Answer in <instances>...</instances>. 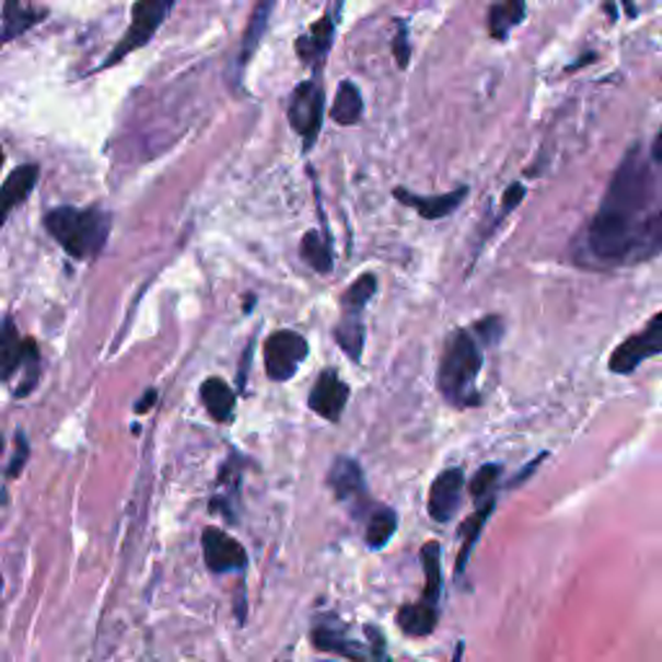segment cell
<instances>
[{
    "label": "cell",
    "instance_id": "cell-1",
    "mask_svg": "<svg viewBox=\"0 0 662 662\" xmlns=\"http://www.w3.org/2000/svg\"><path fill=\"white\" fill-rule=\"evenodd\" d=\"M658 174L639 146L631 148L611 176L601 208L585 228L582 254L590 267L637 265V248L658 199Z\"/></svg>",
    "mask_w": 662,
    "mask_h": 662
},
{
    "label": "cell",
    "instance_id": "cell-2",
    "mask_svg": "<svg viewBox=\"0 0 662 662\" xmlns=\"http://www.w3.org/2000/svg\"><path fill=\"white\" fill-rule=\"evenodd\" d=\"M484 368V345L472 329H455L445 339L438 365V391L453 407H476L481 402L479 373Z\"/></svg>",
    "mask_w": 662,
    "mask_h": 662
},
{
    "label": "cell",
    "instance_id": "cell-3",
    "mask_svg": "<svg viewBox=\"0 0 662 662\" xmlns=\"http://www.w3.org/2000/svg\"><path fill=\"white\" fill-rule=\"evenodd\" d=\"M45 225L49 236L66 248L73 259H91V256H96L106 244L112 220L106 212L96 208H57L45 218Z\"/></svg>",
    "mask_w": 662,
    "mask_h": 662
},
{
    "label": "cell",
    "instance_id": "cell-4",
    "mask_svg": "<svg viewBox=\"0 0 662 662\" xmlns=\"http://www.w3.org/2000/svg\"><path fill=\"white\" fill-rule=\"evenodd\" d=\"M176 0H138L132 9V24L127 28V34L117 42L114 53L106 57V62L102 68H112L117 66L119 60L127 55H132L135 49L146 47L148 42L153 39V34L159 32V26L166 21V16L174 9Z\"/></svg>",
    "mask_w": 662,
    "mask_h": 662
},
{
    "label": "cell",
    "instance_id": "cell-5",
    "mask_svg": "<svg viewBox=\"0 0 662 662\" xmlns=\"http://www.w3.org/2000/svg\"><path fill=\"white\" fill-rule=\"evenodd\" d=\"M658 355H662V311L654 313L650 322L644 324V329L629 334L611 352L608 370L616 375H631L644 360L658 358Z\"/></svg>",
    "mask_w": 662,
    "mask_h": 662
},
{
    "label": "cell",
    "instance_id": "cell-6",
    "mask_svg": "<svg viewBox=\"0 0 662 662\" xmlns=\"http://www.w3.org/2000/svg\"><path fill=\"white\" fill-rule=\"evenodd\" d=\"M309 358V341L293 329H280L269 334L265 341V368L267 375L277 383L290 381Z\"/></svg>",
    "mask_w": 662,
    "mask_h": 662
},
{
    "label": "cell",
    "instance_id": "cell-7",
    "mask_svg": "<svg viewBox=\"0 0 662 662\" xmlns=\"http://www.w3.org/2000/svg\"><path fill=\"white\" fill-rule=\"evenodd\" d=\"M290 125L293 130L301 135L305 142V151L316 142L318 132H322V119H324V89L316 81H305L295 89L293 98H290L288 109Z\"/></svg>",
    "mask_w": 662,
    "mask_h": 662
},
{
    "label": "cell",
    "instance_id": "cell-8",
    "mask_svg": "<svg viewBox=\"0 0 662 662\" xmlns=\"http://www.w3.org/2000/svg\"><path fill=\"white\" fill-rule=\"evenodd\" d=\"M466 492V474L464 468H445L435 476L432 481L430 495H427V512L435 523H448L453 521V515L458 512L461 502H464Z\"/></svg>",
    "mask_w": 662,
    "mask_h": 662
},
{
    "label": "cell",
    "instance_id": "cell-9",
    "mask_svg": "<svg viewBox=\"0 0 662 662\" xmlns=\"http://www.w3.org/2000/svg\"><path fill=\"white\" fill-rule=\"evenodd\" d=\"M347 402H350V386L339 379L337 370H322L309 394V407L326 422L337 425L345 415Z\"/></svg>",
    "mask_w": 662,
    "mask_h": 662
},
{
    "label": "cell",
    "instance_id": "cell-10",
    "mask_svg": "<svg viewBox=\"0 0 662 662\" xmlns=\"http://www.w3.org/2000/svg\"><path fill=\"white\" fill-rule=\"evenodd\" d=\"M202 551L205 565L216 574L231 572V569H244L248 565L244 546L220 529H208L202 533Z\"/></svg>",
    "mask_w": 662,
    "mask_h": 662
},
{
    "label": "cell",
    "instance_id": "cell-11",
    "mask_svg": "<svg viewBox=\"0 0 662 662\" xmlns=\"http://www.w3.org/2000/svg\"><path fill=\"white\" fill-rule=\"evenodd\" d=\"M311 642L316 650L341 654V658H347L352 662H370V658H373L370 644L358 642V639H350L345 631L339 629V626H329V622H322V624L313 626Z\"/></svg>",
    "mask_w": 662,
    "mask_h": 662
},
{
    "label": "cell",
    "instance_id": "cell-12",
    "mask_svg": "<svg viewBox=\"0 0 662 662\" xmlns=\"http://www.w3.org/2000/svg\"><path fill=\"white\" fill-rule=\"evenodd\" d=\"M466 195H468V187H458V189L445 191V195H438V197H419V195H411V191H407V189H394V197L398 199V202L415 208L425 220H440V218L451 216V212L461 208V202H464Z\"/></svg>",
    "mask_w": 662,
    "mask_h": 662
},
{
    "label": "cell",
    "instance_id": "cell-13",
    "mask_svg": "<svg viewBox=\"0 0 662 662\" xmlns=\"http://www.w3.org/2000/svg\"><path fill=\"white\" fill-rule=\"evenodd\" d=\"M326 484H329V489L337 500L350 502L365 492V474H362V466L355 458H350V455H339L329 468Z\"/></svg>",
    "mask_w": 662,
    "mask_h": 662
},
{
    "label": "cell",
    "instance_id": "cell-14",
    "mask_svg": "<svg viewBox=\"0 0 662 662\" xmlns=\"http://www.w3.org/2000/svg\"><path fill=\"white\" fill-rule=\"evenodd\" d=\"M440 622V606L427 601L407 603V606L398 608L396 614V626L407 637H430L435 631Z\"/></svg>",
    "mask_w": 662,
    "mask_h": 662
},
{
    "label": "cell",
    "instance_id": "cell-15",
    "mask_svg": "<svg viewBox=\"0 0 662 662\" xmlns=\"http://www.w3.org/2000/svg\"><path fill=\"white\" fill-rule=\"evenodd\" d=\"M34 347L37 345H34L32 339L21 341L16 324H13L11 318L0 326V379L9 381L11 375L24 365V360L28 358V352H32Z\"/></svg>",
    "mask_w": 662,
    "mask_h": 662
},
{
    "label": "cell",
    "instance_id": "cell-16",
    "mask_svg": "<svg viewBox=\"0 0 662 662\" xmlns=\"http://www.w3.org/2000/svg\"><path fill=\"white\" fill-rule=\"evenodd\" d=\"M37 179H39V169L34 166V163H26V166L16 169L9 179H5L3 187H0V223L9 218V212L16 208V205H21L28 195H32Z\"/></svg>",
    "mask_w": 662,
    "mask_h": 662
},
{
    "label": "cell",
    "instance_id": "cell-17",
    "mask_svg": "<svg viewBox=\"0 0 662 662\" xmlns=\"http://www.w3.org/2000/svg\"><path fill=\"white\" fill-rule=\"evenodd\" d=\"M476 508H479V510H476L472 518H466V523H464V544H461L458 559H455V569H453L455 578H461V574L466 572L468 559H472L476 544H479L481 533H484V529H487V521L492 518V512L497 508V497H492V500H487L481 504H476Z\"/></svg>",
    "mask_w": 662,
    "mask_h": 662
},
{
    "label": "cell",
    "instance_id": "cell-18",
    "mask_svg": "<svg viewBox=\"0 0 662 662\" xmlns=\"http://www.w3.org/2000/svg\"><path fill=\"white\" fill-rule=\"evenodd\" d=\"M334 341H337L339 350L352 362H360L362 352H365V324H362V313L358 311L341 313L339 324L334 326Z\"/></svg>",
    "mask_w": 662,
    "mask_h": 662
},
{
    "label": "cell",
    "instance_id": "cell-19",
    "mask_svg": "<svg viewBox=\"0 0 662 662\" xmlns=\"http://www.w3.org/2000/svg\"><path fill=\"white\" fill-rule=\"evenodd\" d=\"M199 396H202L205 409L210 411V417L216 422H231L233 409H236V394H233V388L225 381H205L202 388H199Z\"/></svg>",
    "mask_w": 662,
    "mask_h": 662
},
{
    "label": "cell",
    "instance_id": "cell-20",
    "mask_svg": "<svg viewBox=\"0 0 662 662\" xmlns=\"http://www.w3.org/2000/svg\"><path fill=\"white\" fill-rule=\"evenodd\" d=\"M42 19H45V11L26 9L24 0H5L3 21H0V47L19 37V34H24L28 26H34Z\"/></svg>",
    "mask_w": 662,
    "mask_h": 662
},
{
    "label": "cell",
    "instance_id": "cell-21",
    "mask_svg": "<svg viewBox=\"0 0 662 662\" xmlns=\"http://www.w3.org/2000/svg\"><path fill=\"white\" fill-rule=\"evenodd\" d=\"M525 19V0H497L489 9V34L495 39H504Z\"/></svg>",
    "mask_w": 662,
    "mask_h": 662
},
{
    "label": "cell",
    "instance_id": "cell-22",
    "mask_svg": "<svg viewBox=\"0 0 662 662\" xmlns=\"http://www.w3.org/2000/svg\"><path fill=\"white\" fill-rule=\"evenodd\" d=\"M422 569H425V593L422 601L440 606V593H443V569H440V544L438 541H427L422 546Z\"/></svg>",
    "mask_w": 662,
    "mask_h": 662
},
{
    "label": "cell",
    "instance_id": "cell-23",
    "mask_svg": "<svg viewBox=\"0 0 662 662\" xmlns=\"http://www.w3.org/2000/svg\"><path fill=\"white\" fill-rule=\"evenodd\" d=\"M396 529H398L396 510H391V508L375 510L373 515L368 518V525H365L368 549H373V551L386 549V546L391 544V538L396 536Z\"/></svg>",
    "mask_w": 662,
    "mask_h": 662
},
{
    "label": "cell",
    "instance_id": "cell-24",
    "mask_svg": "<svg viewBox=\"0 0 662 662\" xmlns=\"http://www.w3.org/2000/svg\"><path fill=\"white\" fill-rule=\"evenodd\" d=\"M360 117H362V96H360L358 85H355L352 81H345L339 85L337 96H334L332 119L337 125L352 127V125H358Z\"/></svg>",
    "mask_w": 662,
    "mask_h": 662
},
{
    "label": "cell",
    "instance_id": "cell-25",
    "mask_svg": "<svg viewBox=\"0 0 662 662\" xmlns=\"http://www.w3.org/2000/svg\"><path fill=\"white\" fill-rule=\"evenodd\" d=\"M301 254L309 265L316 269L318 275H329L334 267V254H332V244L329 236H322V233L309 231L301 241Z\"/></svg>",
    "mask_w": 662,
    "mask_h": 662
},
{
    "label": "cell",
    "instance_id": "cell-26",
    "mask_svg": "<svg viewBox=\"0 0 662 662\" xmlns=\"http://www.w3.org/2000/svg\"><path fill=\"white\" fill-rule=\"evenodd\" d=\"M332 37H334L332 19H322L318 24H313L311 34H305V37L298 39V55H301L305 62L316 60V57H324L326 49L332 45Z\"/></svg>",
    "mask_w": 662,
    "mask_h": 662
},
{
    "label": "cell",
    "instance_id": "cell-27",
    "mask_svg": "<svg viewBox=\"0 0 662 662\" xmlns=\"http://www.w3.org/2000/svg\"><path fill=\"white\" fill-rule=\"evenodd\" d=\"M500 479H502V466L500 464L481 466L479 472L472 476V481H468V495H472V500L476 504L492 500L497 487H500Z\"/></svg>",
    "mask_w": 662,
    "mask_h": 662
},
{
    "label": "cell",
    "instance_id": "cell-28",
    "mask_svg": "<svg viewBox=\"0 0 662 662\" xmlns=\"http://www.w3.org/2000/svg\"><path fill=\"white\" fill-rule=\"evenodd\" d=\"M375 290H379V280H375V275H360L358 280H355L350 288L345 290V295L339 298L341 311H358L362 313L370 298L375 295Z\"/></svg>",
    "mask_w": 662,
    "mask_h": 662
},
{
    "label": "cell",
    "instance_id": "cell-29",
    "mask_svg": "<svg viewBox=\"0 0 662 662\" xmlns=\"http://www.w3.org/2000/svg\"><path fill=\"white\" fill-rule=\"evenodd\" d=\"M660 254H662V210L652 212L650 223L644 228L642 241H639V248H637V265L639 262L654 259V256Z\"/></svg>",
    "mask_w": 662,
    "mask_h": 662
},
{
    "label": "cell",
    "instance_id": "cell-30",
    "mask_svg": "<svg viewBox=\"0 0 662 662\" xmlns=\"http://www.w3.org/2000/svg\"><path fill=\"white\" fill-rule=\"evenodd\" d=\"M272 5H275V0H262L259 9H256L252 24H248V32H246V39H244V55H241V62H246L248 57H252L256 42H259L262 32H265L269 11H272Z\"/></svg>",
    "mask_w": 662,
    "mask_h": 662
},
{
    "label": "cell",
    "instance_id": "cell-31",
    "mask_svg": "<svg viewBox=\"0 0 662 662\" xmlns=\"http://www.w3.org/2000/svg\"><path fill=\"white\" fill-rule=\"evenodd\" d=\"M472 332H474V337L481 341V345H495V341L502 337V322L497 316H487V318H481V322H476L472 326Z\"/></svg>",
    "mask_w": 662,
    "mask_h": 662
},
{
    "label": "cell",
    "instance_id": "cell-32",
    "mask_svg": "<svg viewBox=\"0 0 662 662\" xmlns=\"http://www.w3.org/2000/svg\"><path fill=\"white\" fill-rule=\"evenodd\" d=\"M394 55H396V66L407 68L409 66V39H407V26L398 24L396 39H394Z\"/></svg>",
    "mask_w": 662,
    "mask_h": 662
},
{
    "label": "cell",
    "instance_id": "cell-33",
    "mask_svg": "<svg viewBox=\"0 0 662 662\" xmlns=\"http://www.w3.org/2000/svg\"><path fill=\"white\" fill-rule=\"evenodd\" d=\"M523 197H525L523 184H512V187H508V191H504V197H502V212L515 210L518 205L523 202Z\"/></svg>",
    "mask_w": 662,
    "mask_h": 662
},
{
    "label": "cell",
    "instance_id": "cell-34",
    "mask_svg": "<svg viewBox=\"0 0 662 662\" xmlns=\"http://www.w3.org/2000/svg\"><path fill=\"white\" fill-rule=\"evenodd\" d=\"M546 458H549V453H541L536 461H531V464H529V466H525V468H523V472H521V474H518V476H515V479H512V481L508 484V487H510V489L521 487V484H523L525 479H531V476H533V474H536V468L541 466V461H546Z\"/></svg>",
    "mask_w": 662,
    "mask_h": 662
},
{
    "label": "cell",
    "instance_id": "cell-35",
    "mask_svg": "<svg viewBox=\"0 0 662 662\" xmlns=\"http://www.w3.org/2000/svg\"><path fill=\"white\" fill-rule=\"evenodd\" d=\"M26 455H28L26 438H24V435H19V451H16V458L11 461L9 476H19V472H21V468H24V464H26Z\"/></svg>",
    "mask_w": 662,
    "mask_h": 662
},
{
    "label": "cell",
    "instance_id": "cell-36",
    "mask_svg": "<svg viewBox=\"0 0 662 662\" xmlns=\"http://www.w3.org/2000/svg\"><path fill=\"white\" fill-rule=\"evenodd\" d=\"M155 396H159V394H155V391H148V394L142 396L140 402H138V411H148V409H151L153 402H155Z\"/></svg>",
    "mask_w": 662,
    "mask_h": 662
},
{
    "label": "cell",
    "instance_id": "cell-37",
    "mask_svg": "<svg viewBox=\"0 0 662 662\" xmlns=\"http://www.w3.org/2000/svg\"><path fill=\"white\" fill-rule=\"evenodd\" d=\"M652 161L658 163V166H662V132L658 135V140H654L652 146Z\"/></svg>",
    "mask_w": 662,
    "mask_h": 662
},
{
    "label": "cell",
    "instance_id": "cell-38",
    "mask_svg": "<svg viewBox=\"0 0 662 662\" xmlns=\"http://www.w3.org/2000/svg\"><path fill=\"white\" fill-rule=\"evenodd\" d=\"M461 654H464V642H458V652H455L453 662H461Z\"/></svg>",
    "mask_w": 662,
    "mask_h": 662
},
{
    "label": "cell",
    "instance_id": "cell-39",
    "mask_svg": "<svg viewBox=\"0 0 662 662\" xmlns=\"http://www.w3.org/2000/svg\"><path fill=\"white\" fill-rule=\"evenodd\" d=\"M0 163H3V151H0Z\"/></svg>",
    "mask_w": 662,
    "mask_h": 662
}]
</instances>
